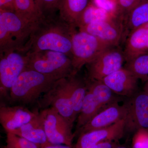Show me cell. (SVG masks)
<instances>
[{
  "label": "cell",
  "instance_id": "cell-28",
  "mask_svg": "<svg viewBox=\"0 0 148 148\" xmlns=\"http://www.w3.org/2000/svg\"><path fill=\"white\" fill-rule=\"evenodd\" d=\"M141 1L142 0H118L116 3V16L123 21L127 12Z\"/></svg>",
  "mask_w": 148,
  "mask_h": 148
},
{
  "label": "cell",
  "instance_id": "cell-29",
  "mask_svg": "<svg viewBox=\"0 0 148 148\" xmlns=\"http://www.w3.org/2000/svg\"><path fill=\"white\" fill-rule=\"evenodd\" d=\"M132 148H148V128L136 131L132 139Z\"/></svg>",
  "mask_w": 148,
  "mask_h": 148
},
{
  "label": "cell",
  "instance_id": "cell-3",
  "mask_svg": "<svg viewBox=\"0 0 148 148\" xmlns=\"http://www.w3.org/2000/svg\"><path fill=\"white\" fill-rule=\"evenodd\" d=\"M38 21L31 22L15 12L0 10V54L13 51L24 52Z\"/></svg>",
  "mask_w": 148,
  "mask_h": 148
},
{
  "label": "cell",
  "instance_id": "cell-14",
  "mask_svg": "<svg viewBox=\"0 0 148 148\" xmlns=\"http://www.w3.org/2000/svg\"><path fill=\"white\" fill-rule=\"evenodd\" d=\"M138 79L132 72L123 67L104 78L102 81L114 93L130 97L137 91Z\"/></svg>",
  "mask_w": 148,
  "mask_h": 148
},
{
  "label": "cell",
  "instance_id": "cell-10",
  "mask_svg": "<svg viewBox=\"0 0 148 148\" xmlns=\"http://www.w3.org/2000/svg\"><path fill=\"white\" fill-rule=\"evenodd\" d=\"M79 30L93 35L112 47H117L124 38L123 22L116 16L92 22Z\"/></svg>",
  "mask_w": 148,
  "mask_h": 148
},
{
  "label": "cell",
  "instance_id": "cell-19",
  "mask_svg": "<svg viewBox=\"0 0 148 148\" xmlns=\"http://www.w3.org/2000/svg\"><path fill=\"white\" fill-rule=\"evenodd\" d=\"M124 38L138 29L148 24V0H142L130 10L123 19Z\"/></svg>",
  "mask_w": 148,
  "mask_h": 148
},
{
  "label": "cell",
  "instance_id": "cell-21",
  "mask_svg": "<svg viewBox=\"0 0 148 148\" xmlns=\"http://www.w3.org/2000/svg\"><path fill=\"white\" fill-rule=\"evenodd\" d=\"M77 75L69 77V90L72 105L76 117L81 110L87 90V84L77 77Z\"/></svg>",
  "mask_w": 148,
  "mask_h": 148
},
{
  "label": "cell",
  "instance_id": "cell-5",
  "mask_svg": "<svg viewBox=\"0 0 148 148\" xmlns=\"http://www.w3.org/2000/svg\"><path fill=\"white\" fill-rule=\"evenodd\" d=\"M112 46L87 32L76 29L72 35L71 58L74 74L87 65L100 53Z\"/></svg>",
  "mask_w": 148,
  "mask_h": 148
},
{
  "label": "cell",
  "instance_id": "cell-33",
  "mask_svg": "<svg viewBox=\"0 0 148 148\" xmlns=\"http://www.w3.org/2000/svg\"><path fill=\"white\" fill-rule=\"evenodd\" d=\"M41 148H74L73 146L62 145H51L45 146Z\"/></svg>",
  "mask_w": 148,
  "mask_h": 148
},
{
  "label": "cell",
  "instance_id": "cell-32",
  "mask_svg": "<svg viewBox=\"0 0 148 148\" xmlns=\"http://www.w3.org/2000/svg\"><path fill=\"white\" fill-rule=\"evenodd\" d=\"M116 147L112 141H107L98 143L93 148H114Z\"/></svg>",
  "mask_w": 148,
  "mask_h": 148
},
{
  "label": "cell",
  "instance_id": "cell-36",
  "mask_svg": "<svg viewBox=\"0 0 148 148\" xmlns=\"http://www.w3.org/2000/svg\"><path fill=\"white\" fill-rule=\"evenodd\" d=\"M112 1H114V2H115L116 3L117 2L118 0H112Z\"/></svg>",
  "mask_w": 148,
  "mask_h": 148
},
{
  "label": "cell",
  "instance_id": "cell-16",
  "mask_svg": "<svg viewBox=\"0 0 148 148\" xmlns=\"http://www.w3.org/2000/svg\"><path fill=\"white\" fill-rule=\"evenodd\" d=\"M123 51L126 62L139 54L148 52V24L128 35Z\"/></svg>",
  "mask_w": 148,
  "mask_h": 148
},
{
  "label": "cell",
  "instance_id": "cell-12",
  "mask_svg": "<svg viewBox=\"0 0 148 148\" xmlns=\"http://www.w3.org/2000/svg\"><path fill=\"white\" fill-rule=\"evenodd\" d=\"M125 119L108 127L80 135L74 148H93L98 143L121 139L125 131Z\"/></svg>",
  "mask_w": 148,
  "mask_h": 148
},
{
  "label": "cell",
  "instance_id": "cell-25",
  "mask_svg": "<svg viewBox=\"0 0 148 148\" xmlns=\"http://www.w3.org/2000/svg\"><path fill=\"white\" fill-rule=\"evenodd\" d=\"M124 68L132 72L138 79L148 78V52L139 54L126 62Z\"/></svg>",
  "mask_w": 148,
  "mask_h": 148
},
{
  "label": "cell",
  "instance_id": "cell-9",
  "mask_svg": "<svg viewBox=\"0 0 148 148\" xmlns=\"http://www.w3.org/2000/svg\"><path fill=\"white\" fill-rule=\"evenodd\" d=\"M26 53L13 51L0 54L1 95H7L19 76L26 69Z\"/></svg>",
  "mask_w": 148,
  "mask_h": 148
},
{
  "label": "cell",
  "instance_id": "cell-20",
  "mask_svg": "<svg viewBox=\"0 0 148 148\" xmlns=\"http://www.w3.org/2000/svg\"><path fill=\"white\" fill-rule=\"evenodd\" d=\"M105 108L101 105L92 91L87 88L81 110L77 118V129H80Z\"/></svg>",
  "mask_w": 148,
  "mask_h": 148
},
{
  "label": "cell",
  "instance_id": "cell-26",
  "mask_svg": "<svg viewBox=\"0 0 148 148\" xmlns=\"http://www.w3.org/2000/svg\"><path fill=\"white\" fill-rule=\"evenodd\" d=\"M6 145L3 148H40L34 143L11 132H6Z\"/></svg>",
  "mask_w": 148,
  "mask_h": 148
},
{
  "label": "cell",
  "instance_id": "cell-17",
  "mask_svg": "<svg viewBox=\"0 0 148 148\" xmlns=\"http://www.w3.org/2000/svg\"><path fill=\"white\" fill-rule=\"evenodd\" d=\"M10 132L27 139L40 148L51 145L48 140L39 113L28 123Z\"/></svg>",
  "mask_w": 148,
  "mask_h": 148
},
{
  "label": "cell",
  "instance_id": "cell-2",
  "mask_svg": "<svg viewBox=\"0 0 148 148\" xmlns=\"http://www.w3.org/2000/svg\"><path fill=\"white\" fill-rule=\"evenodd\" d=\"M60 79L26 68L10 88L9 98L14 103L33 104L38 102Z\"/></svg>",
  "mask_w": 148,
  "mask_h": 148
},
{
  "label": "cell",
  "instance_id": "cell-6",
  "mask_svg": "<svg viewBox=\"0 0 148 148\" xmlns=\"http://www.w3.org/2000/svg\"><path fill=\"white\" fill-rule=\"evenodd\" d=\"M39 115L49 143L72 145L73 123L51 108L42 109Z\"/></svg>",
  "mask_w": 148,
  "mask_h": 148
},
{
  "label": "cell",
  "instance_id": "cell-4",
  "mask_svg": "<svg viewBox=\"0 0 148 148\" xmlns=\"http://www.w3.org/2000/svg\"><path fill=\"white\" fill-rule=\"evenodd\" d=\"M26 69L60 78L75 75L71 58L65 53L51 50L28 52Z\"/></svg>",
  "mask_w": 148,
  "mask_h": 148
},
{
  "label": "cell",
  "instance_id": "cell-35",
  "mask_svg": "<svg viewBox=\"0 0 148 148\" xmlns=\"http://www.w3.org/2000/svg\"><path fill=\"white\" fill-rule=\"evenodd\" d=\"M114 148H127L126 147H124V146H116Z\"/></svg>",
  "mask_w": 148,
  "mask_h": 148
},
{
  "label": "cell",
  "instance_id": "cell-31",
  "mask_svg": "<svg viewBox=\"0 0 148 148\" xmlns=\"http://www.w3.org/2000/svg\"><path fill=\"white\" fill-rule=\"evenodd\" d=\"M0 10L15 12V0H0Z\"/></svg>",
  "mask_w": 148,
  "mask_h": 148
},
{
  "label": "cell",
  "instance_id": "cell-30",
  "mask_svg": "<svg viewBox=\"0 0 148 148\" xmlns=\"http://www.w3.org/2000/svg\"><path fill=\"white\" fill-rule=\"evenodd\" d=\"M94 4L107 11L115 14L116 3L112 0H94Z\"/></svg>",
  "mask_w": 148,
  "mask_h": 148
},
{
  "label": "cell",
  "instance_id": "cell-22",
  "mask_svg": "<svg viewBox=\"0 0 148 148\" xmlns=\"http://www.w3.org/2000/svg\"><path fill=\"white\" fill-rule=\"evenodd\" d=\"M116 15L114 14L89 3L79 18L77 28L79 29L92 22L106 20Z\"/></svg>",
  "mask_w": 148,
  "mask_h": 148
},
{
  "label": "cell",
  "instance_id": "cell-11",
  "mask_svg": "<svg viewBox=\"0 0 148 148\" xmlns=\"http://www.w3.org/2000/svg\"><path fill=\"white\" fill-rule=\"evenodd\" d=\"M125 105V130L132 132L140 128H148L147 93L144 91L136 93Z\"/></svg>",
  "mask_w": 148,
  "mask_h": 148
},
{
  "label": "cell",
  "instance_id": "cell-24",
  "mask_svg": "<svg viewBox=\"0 0 148 148\" xmlns=\"http://www.w3.org/2000/svg\"><path fill=\"white\" fill-rule=\"evenodd\" d=\"M87 86L104 108L117 102L114 96V92L102 81L90 80V82L87 84Z\"/></svg>",
  "mask_w": 148,
  "mask_h": 148
},
{
  "label": "cell",
  "instance_id": "cell-13",
  "mask_svg": "<svg viewBox=\"0 0 148 148\" xmlns=\"http://www.w3.org/2000/svg\"><path fill=\"white\" fill-rule=\"evenodd\" d=\"M127 108L125 104L120 106L117 102L112 103L100 111L79 130L80 134L108 127L125 119Z\"/></svg>",
  "mask_w": 148,
  "mask_h": 148
},
{
  "label": "cell",
  "instance_id": "cell-7",
  "mask_svg": "<svg viewBox=\"0 0 148 148\" xmlns=\"http://www.w3.org/2000/svg\"><path fill=\"white\" fill-rule=\"evenodd\" d=\"M69 77L58 79L37 102L40 108H51L73 123L77 119L69 90Z\"/></svg>",
  "mask_w": 148,
  "mask_h": 148
},
{
  "label": "cell",
  "instance_id": "cell-23",
  "mask_svg": "<svg viewBox=\"0 0 148 148\" xmlns=\"http://www.w3.org/2000/svg\"><path fill=\"white\" fill-rule=\"evenodd\" d=\"M15 12L27 21L36 22L43 16L35 0H15Z\"/></svg>",
  "mask_w": 148,
  "mask_h": 148
},
{
  "label": "cell",
  "instance_id": "cell-15",
  "mask_svg": "<svg viewBox=\"0 0 148 148\" xmlns=\"http://www.w3.org/2000/svg\"><path fill=\"white\" fill-rule=\"evenodd\" d=\"M37 114L21 106H1L0 123L6 132H11L29 123Z\"/></svg>",
  "mask_w": 148,
  "mask_h": 148
},
{
  "label": "cell",
  "instance_id": "cell-8",
  "mask_svg": "<svg viewBox=\"0 0 148 148\" xmlns=\"http://www.w3.org/2000/svg\"><path fill=\"white\" fill-rule=\"evenodd\" d=\"M125 62L123 51L117 47L109 48L88 64V77L90 80L102 81L122 68Z\"/></svg>",
  "mask_w": 148,
  "mask_h": 148
},
{
  "label": "cell",
  "instance_id": "cell-18",
  "mask_svg": "<svg viewBox=\"0 0 148 148\" xmlns=\"http://www.w3.org/2000/svg\"><path fill=\"white\" fill-rule=\"evenodd\" d=\"M89 3V0H59L58 15L69 26L76 29L82 14Z\"/></svg>",
  "mask_w": 148,
  "mask_h": 148
},
{
  "label": "cell",
  "instance_id": "cell-34",
  "mask_svg": "<svg viewBox=\"0 0 148 148\" xmlns=\"http://www.w3.org/2000/svg\"><path fill=\"white\" fill-rule=\"evenodd\" d=\"M146 81H146L145 84V86H144V91L147 92L148 94V78Z\"/></svg>",
  "mask_w": 148,
  "mask_h": 148
},
{
  "label": "cell",
  "instance_id": "cell-1",
  "mask_svg": "<svg viewBox=\"0 0 148 148\" xmlns=\"http://www.w3.org/2000/svg\"><path fill=\"white\" fill-rule=\"evenodd\" d=\"M76 29L59 15L43 16L37 22L24 52L51 50L65 53L71 58L72 35Z\"/></svg>",
  "mask_w": 148,
  "mask_h": 148
},
{
  "label": "cell",
  "instance_id": "cell-27",
  "mask_svg": "<svg viewBox=\"0 0 148 148\" xmlns=\"http://www.w3.org/2000/svg\"><path fill=\"white\" fill-rule=\"evenodd\" d=\"M37 6L43 16L55 14L58 11L59 0H35Z\"/></svg>",
  "mask_w": 148,
  "mask_h": 148
}]
</instances>
